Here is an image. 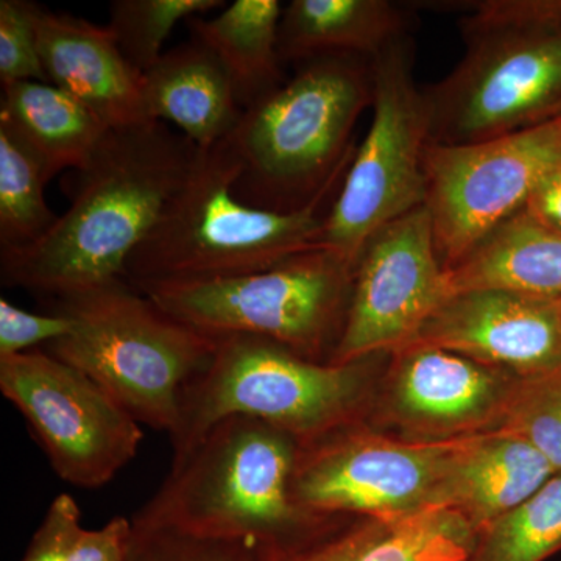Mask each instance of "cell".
<instances>
[{
    "label": "cell",
    "instance_id": "cell-1",
    "mask_svg": "<svg viewBox=\"0 0 561 561\" xmlns=\"http://www.w3.org/2000/svg\"><path fill=\"white\" fill-rule=\"evenodd\" d=\"M198 153L164 122L111 128L76 171L69 208L54 227L31 245L0 250L3 286L49 298L122 278Z\"/></svg>",
    "mask_w": 561,
    "mask_h": 561
},
{
    "label": "cell",
    "instance_id": "cell-2",
    "mask_svg": "<svg viewBox=\"0 0 561 561\" xmlns=\"http://www.w3.org/2000/svg\"><path fill=\"white\" fill-rule=\"evenodd\" d=\"M239 162L228 139L201 150L183 186L125 265L130 284L249 275L323 249L324 224L341 180L306 208H253L232 191Z\"/></svg>",
    "mask_w": 561,
    "mask_h": 561
},
{
    "label": "cell",
    "instance_id": "cell-3",
    "mask_svg": "<svg viewBox=\"0 0 561 561\" xmlns=\"http://www.w3.org/2000/svg\"><path fill=\"white\" fill-rule=\"evenodd\" d=\"M301 65L243 111L228 138L239 162L232 191L253 208H306L345 176L356 151L351 135L373 102L371 61L324 57Z\"/></svg>",
    "mask_w": 561,
    "mask_h": 561
},
{
    "label": "cell",
    "instance_id": "cell-4",
    "mask_svg": "<svg viewBox=\"0 0 561 561\" xmlns=\"http://www.w3.org/2000/svg\"><path fill=\"white\" fill-rule=\"evenodd\" d=\"M300 443L253 416L220 420L179 457L133 524L216 540H257L273 549L300 541L324 518L291 504Z\"/></svg>",
    "mask_w": 561,
    "mask_h": 561
},
{
    "label": "cell",
    "instance_id": "cell-5",
    "mask_svg": "<svg viewBox=\"0 0 561 561\" xmlns=\"http://www.w3.org/2000/svg\"><path fill=\"white\" fill-rule=\"evenodd\" d=\"M463 9V58L424 90L431 144L481 142L561 116V0H482Z\"/></svg>",
    "mask_w": 561,
    "mask_h": 561
},
{
    "label": "cell",
    "instance_id": "cell-6",
    "mask_svg": "<svg viewBox=\"0 0 561 561\" xmlns=\"http://www.w3.org/2000/svg\"><path fill=\"white\" fill-rule=\"evenodd\" d=\"M43 305L72 323L47 353L90 376L139 424L171 434L181 390L208 367L220 337L176 320L124 278Z\"/></svg>",
    "mask_w": 561,
    "mask_h": 561
},
{
    "label": "cell",
    "instance_id": "cell-7",
    "mask_svg": "<svg viewBox=\"0 0 561 561\" xmlns=\"http://www.w3.org/2000/svg\"><path fill=\"white\" fill-rule=\"evenodd\" d=\"M373 360L324 364L267 339L225 335L208 367L181 390L173 457L232 415L265 421L300 445L360 423L376 397Z\"/></svg>",
    "mask_w": 561,
    "mask_h": 561
},
{
    "label": "cell",
    "instance_id": "cell-8",
    "mask_svg": "<svg viewBox=\"0 0 561 561\" xmlns=\"http://www.w3.org/2000/svg\"><path fill=\"white\" fill-rule=\"evenodd\" d=\"M354 268L320 249L249 275L131 286L206 334L254 335L330 364L345 328Z\"/></svg>",
    "mask_w": 561,
    "mask_h": 561
},
{
    "label": "cell",
    "instance_id": "cell-9",
    "mask_svg": "<svg viewBox=\"0 0 561 561\" xmlns=\"http://www.w3.org/2000/svg\"><path fill=\"white\" fill-rule=\"evenodd\" d=\"M371 76L370 130L354 151L323 232V249L354 267L376 232L426 203L431 113L413 79L411 36L371 60Z\"/></svg>",
    "mask_w": 561,
    "mask_h": 561
},
{
    "label": "cell",
    "instance_id": "cell-10",
    "mask_svg": "<svg viewBox=\"0 0 561 561\" xmlns=\"http://www.w3.org/2000/svg\"><path fill=\"white\" fill-rule=\"evenodd\" d=\"M457 443L404 440L365 421L351 424L300 445L291 504L312 518L397 516L435 507Z\"/></svg>",
    "mask_w": 561,
    "mask_h": 561
},
{
    "label": "cell",
    "instance_id": "cell-11",
    "mask_svg": "<svg viewBox=\"0 0 561 561\" xmlns=\"http://www.w3.org/2000/svg\"><path fill=\"white\" fill-rule=\"evenodd\" d=\"M0 390L70 485L101 489L138 453V421L90 376L46 350L0 359Z\"/></svg>",
    "mask_w": 561,
    "mask_h": 561
},
{
    "label": "cell",
    "instance_id": "cell-12",
    "mask_svg": "<svg viewBox=\"0 0 561 561\" xmlns=\"http://www.w3.org/2000/svg\"><path fill=\"white\" fill-rule=\"evenodd\" d=\"M561 164V116L481 142L430 144L426 209L445 267L502 221L522 213L538 184Z\"/></svg>",
    "mask_w": 561,
    "mask_h": 561
},
{
    "label": "cell",
    "instance_id": "cell-13",
    "mask_svg": "<svg viewBox=\"0 0 561 561\" xmlns=\"http://www.w3.org/2000/svg\"><path fill=\"white\" fill-rule=\"evenodd\" d=\"M448 294L426 206L386 225L354 268L341 342L330 364L346 365L404 348Z\"/></svg>",
    "mask_w": 561,
    "mask_h": 561
},
{
    "label": "cell",
    "instance_id": "cell-14",
    "mask_svg": "<svg viewBox=\"0 0 561 561\" xmlns=\"http://www.w3.org/2000/svg\"><path fill=\"white\" fill-rule=\"evenodd\" d=\"M390 356L382 393L373 401V423L382 421L404 440L426 443L460 440L500 426L518 376L435 346L409 345Z\"/></svg>",
    "mask_w": 561,
    "mask_h": 561
},
{
    "label": "cell",
    "instance_id": "cell-15",
    "mask_svg": "<svg viewBox=\"0 0 561 561\" xmlns=\"http://www.w3.org/2000/svg\"><path fill=\"white\" fill-rule=\"evenodd\" d=\"M409 345L451 351L518 378L557 370L561 300L505 290L460 291L435 309Z\"/></svg>",
    "mask_w": 561,
    "mask_h": 561
},
{
    "label": "cell",
    "instance_id": "cell-16",
    "mask_svg": "<svg viewBox=\"0 0 561 561\" xmlns=\"http://www.w3.org/2000/svg\"><path fill=\"white\" fill-rule=\"evenodd\" d=\"M36 32L49 83L79 99L108 128L151 122L142 76L124 57L108 25L39 5Z\"/></svg>",
    "mask_w": 561,
    "mask_h": 561
},
{
    "label": "cell",
    "instance_id": "cell-17",
    "mask_svg": "<svg viewBox=\"0 0 561 561\" xmlns=\"http://www.w3.org/2000/svg\"><path fill=\"white\" fill-rule=\"evenodd\" d=\"M476 530L456 512L432 507L397 516H328L267 561H468Z\"/></svg>",
    "mask_w": 561,
    "mask_h": 561
},
{
    "label": "cell",
    "instance_id": "cell-18",
    "mask_svg": "<svg viewBox=\"0 0 561 561\" xmlns=\"http://www.w3.org/2000/svg\"><path fill=\"white\" fill-rule=\"evenodd\" d=\"M557 474L545 457L505 431L461 438L435 507L460 515L476 534L529 500Z\"/></svg>",
    "mask_w": 561,
    "mask_h": 561
},
{
    "label": "cell",
    "instance_id": "cell-19",
    "mask_svg": "<svg viewBox=\"0 0 561 561\" xmlns=\"http://www.w3.org/2000/svg\"><path fill=\"white\" fill-rule=\"evenodd\" d=\"M142 92L149 119L171 122L201 150L230 138L243 114L219 58L192 36L144 73Z\"/></svg>",
    "mask_w": 561,
    "mask_h": 561
},
{
    "label": "cell",
    "instance_id": "cell-20",
    "mask_svg": "<svg viewBox=\"0 0 561 561\" xmlns=\"http://www.w3.org/2000/svg\"><path fill=\"white\" fill-rule=\"evenodd\" d=\"M409 24V7L389 0H291L280 16V61H371L408 38Z\"/></svg>",
    "mask_w": 561,
    "mask_h": 561
},
{
    "label": "cell",
    "instance_id": "cell-21",
    "mask_svg": "<svg viewBox=\"0 0 561 561\" xmlns=\"http://www.w3.org/2000/svg\"><path fill=\"white\" fill-rule=\"evenodd\" d=\"M445 271L449 297L468 290H505L561 300V232L523 209Z\"/></svg>",
    "mask_w": 561,
    "mask_h": 561
},
{
    "label": "cell",
    "instance_id": "cell-22",
    "mask_svg": "<svg viewBox=\"0 0 561 561\" xmlns=\"http://www.w3.org/2000/svg\"><path fill=\"white\" fill-rule=\"evenodd\" d=\"M0 119L38 154L50 180L83 168L111 130L79 99L46 81L2 84Z\"/></svg>",
    "mask_w": 561,
    "mask_h": 561
},
{
    "label": "cell",
    "instance_id": "cell-23",
    "mask_svg": "<svg viewBox=\"0 0 561 561\" xmlns=\"http://www.w3.org/2000/svg\"><path fill=\"white\" fill-rule=\"evenodd\" d=\"M283 7L278 0H236L206 20H187L192 38L221 62L243 111L284 83L278 49Z\"/></svg>",
    "mask_w": 561,
    "mask_h": 561
},
{
    "label": "cell",
    "instance_id": "cell-24",
    "mask_svg": "<svg viewBox=\"0 0 561 561\" xmlns=\"http://www.w3.org/2000/svg\"><path fill=\"white\" fill-rule=\"evenodd\" d=\"M49 181L38 154L0 119V250L31 245L54 227L58 216L44 195Z\"/></svg>",
    "mask_w": 561,
    "mask_h": 561
},
{
    "label": "cell",
    "instance_id": "cell-25",
    "mask_svg": "<svg viewBox=\"0 0 561 561\" xmlns=\"http://www.w3.org/2000/svg\"><path fill=\"white\" fill-rule=\"evenodd\" d=\"M561 552V472L479 531L468 561H546Z\"/></svg>",
    "mask_w": 561,
    "mask_h": 561
},
{
    "label": "cell",
    "instance_id": "cell-26",
    "mask_svg": "<svg viewBox=\"0 0 561 561\" xmlns=\"http://www.w3.org/2000/svg\"><path fill=\"white\" fill-rule=\"evenodd\" d=\"M224 0H114L108 28L140 76L161 60L162 46L180 21L224 9Z\"/></svg>",
    "mask_w": 561,
    "mask_h": 561
},
{
    "label": "cell",
    "instance_id": "cell-27",
    "mask_svg": "<svg viewBox=\"0 0 561 561\" xmlns=\"http://www.w3.org/2000/svg\"><path fill=\"white\" fill-rule=\"evenodd\" d=\"M496 431L518 435L561 472V367L516 378Z\"/></svg>",
    "mask_w": 561,
    "mask_h": 561
},
{
    "label": "cell",
    "instance_id": "cell-28",
    "mask_svg": "<svg viewBox=\"0 0 561 561\" xmlns=\"http://www.w3.org/2000/svg\"><path fill=\"white\" fill-rule=\"evenodd\" d=\"M272 549L257 540H216L131 523L127 561H267Z\"/></svg>",
    "mask_w": 561,
    "mask_h": 561
},
{
    "label": "cell",
    "instance_id": "cell-29",
    "mask_svg": "<svg viewBox=\"0 0 561 561\" xmlns=\"http://www.w3.org/2000/svg\"><path fill=\"white\" fill-rule=\"evenodd\" d=\"M38 3L28 0L0 2V81H46L41 62L36 14Z\"/></svg>",
    "mask_w": 561,
    "mask_h": 561
},
{
    "label": "cell",
    "instance_id": "cell-30",
    "mask_svg": "<svg viewBox=\"0 0 561 561\" xmlns=\"http://www.w3.org/2000/svg\"><path fill=\"white\" fill-rule=\"evenodd\" d=\"M72 323L58 313H35L0 300V359L49 345L66 337Z\"/></svg>",
    "mask_w": 561,
    "mask_h": 561
},
{
    "label": "cell",
    "instance_id": "cell-31",
    "mask_svg": "<svg viewBox=\"0 0 561 561\" xmlns=\"http://www.w3.org/2000/svg\"><path fill=\"white\" fill-rule=\"evenodd\" d=\"M81 512L69 494L55 497L21 561H68L79 538Z\"/></svg>",
    "mask_w": 561,
    "mask_h": 561
},
{
    "label": "cell",
    "instance_id": "cell-32",
    "mask_svg": "<svg viewBox=\"0 0 561 561\" xmlns=\"http://www.w3.org/2000/svg\"><path fill=\"white\" fill-rule=\"evenodd\" d=\"M131 519L116 516L101 529L80 531L68 561H127Z\"/></svg>",
    "mask_w": 561,
    "mask_h": 561
},
{
    "label": "cell",
    "instance_id": "cell-33",
    "mask_svg": "<svg viewBox=\"0 0 561 561\" xmlns=\"http://www.w3.org/2000/svg\"><path fill=\"white\" fill-rule=\"evenodd\" d=\"M524 210L545 227L561 232V164L531 192Z\"/></svg>",
    "mask_w": 561,
    "mask_h": 561
}]
</instances>
